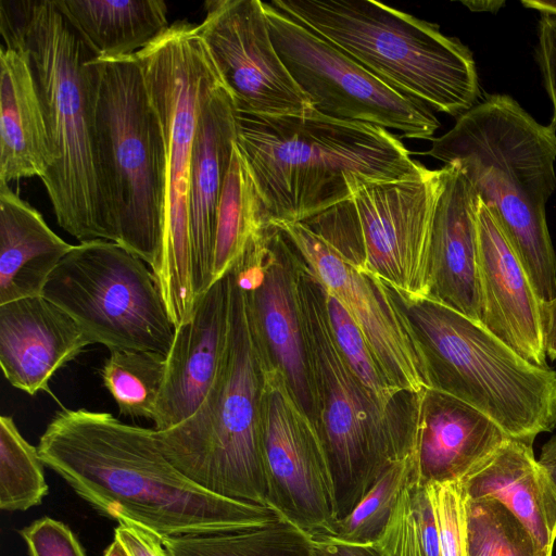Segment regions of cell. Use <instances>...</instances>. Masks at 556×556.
Masks as SVG:
<instances>
[{"mask_svg": "<svg viewBox=\"0 0 556 556\" xmlns=\"http://www.w3.org/2000/svg\"><path fill=\"white\" fill-rule=\"evenodd\" d=\"M99 58L132 55L168 26L161 0H59Z\"/></svg>", "mask_w": 556, "mask_h": 556, "instance_id": "27", "label": "cell"}, {"mask_svg": "<svg viewBox=\"0 0 556 556\" xmlns=\"http://www.w3.org/2000/svg\"><path fill=\"white\" fill-rule=\"evenodd\" d=\"M228 273L230 323L215 381L190 418L170 429L155 430V435L170 463L202 489L269 507L263 396L273 364L254 326L245 293L233 271Z\"/></svg>", "mask_w": 556, "mask_h": 556, "instance_id": "5", "label": "cell"}, {"mask_svg": "<svg viewBox=\"0 0 556 556\" xmlns=\"http://www.w3.org/2000/svg\"><path fill=\"white\" fill-rule=\"evenodd\" d=\"M538 463L556 493V435L544 443Z\"/></svg>", "mask_w": 556, "mask_h": 556, "instance_id": "42", "label": "cell"}, {"mask_svg": "<svg viewBox=\"0 0 556 556\" xmlns=\"http://www.w3.org/2000/svg\"><path fill=\"white\" fill-rule=\"evenodd\" d=\"M42 296L73 317L91 344L165 356L172 346L176 327L152 271L116 242L74 245Z\"/></svg>", "mask_w": 556, "mask_h": 556, "instance_id": "11", "label": "cell"}, {"mask_svg": "<svg viewBox=\"0 0 556 556\" xmlns=\"http://www.w3.org/2000/svg\"><path fill=\"white\" fill-rule=\"evenodd\" d=\"M468 556H552L501 503L467 498Z\"/></svg>", "mask_w": 556, "mask_h": 556, "instance_id": "34", "label": "cell"}, {"mask_svg": "<svg viewBox=\"0 0 556 556\" xmlns=\"http://www.w3.org/2000/svg\"><path fill=\"white\" fill-rule=\"evenodd\" d=\"M98 168L117 243L153 269L160 258L166 203L162 127L132 55L98 58Z\"/></svg>", "mask_w": 556, "mask_h": 556, "instance_id": "9", "label": "cell"}, {"mask_svg": "<svg viewBox=\"0 0 556 556\" xmlns=\"http://www.w3.org/2000/svg\"><path fill=\"white\" fill-rule=\"evenodd\" d=\"M441 556H468L467 496L459 481L426 482Z\"/></svg>", "mask_w": 556, "mask_h": 556, "instance_id": "36", "label": "cell"}, {"mask_svg": "<svg viewBox=\"0 0 556 556\" xmlns=\"http://www.w3.org/2000/svg\"><path fill=\"white\" fill-rule=\"evenodd\" d=\"M478 203V194L456 164H445L439 169L428 299L480 324Z\"/></svg>", "mask_w": 556, "mask_h": 556, "instance_id": "20", "label": "cell"}, {"mask_svg": "<svg viewBox=\"0 0 556 556\" xmlns=\"http://www.w3.org/2000/svg\"><path fill=\"white\" fill-rule=\"evenodd\" d=\"M318 556H374L366 544H353L333 536L312 538Z\"/></svg>", "mask_w": 556, "mask_h": 556, "instance_id": "40", "label": "cell"}, {"mask_svg": "<svg viewBox=\"0 0 556 556\" xmlns=\"http://www.w3.org/2000/svg\"><path fill=\"white\" fill-rule=\"evenodd\" d=\"M198 25L212 61L241 115H304L312 104L281 61L263 1L208 0Z\"/></svg>", "mask_w": 556, "mask_h": 556, "instance_id": "16", "label": "cell"}, {"mask_svg": "<svg viewBox=\"0 0 556 556\" xmlns=\"http://www.w3.org/2000/svg\"><path fill=\"white\" fill-rule=\"evenodd\" d=\"M543 320L546 355L556 359V296L543 305Z\"/></svg>", "mask_w": 556, "mask_h": 556, "instance_id": "41", "label": "cell"}, {"mask_svg": "<svg viewBox=\"0 0 556 556\" xmlns=\"http://www.w3.org/2000/svg\"><path fill=\"white\" fill-rule=\"evenodd\" d=\"M274 46L316 112L432 140L440 123L422 102L407 97L270 2H263Z\"/></svg>", "mask_w": 556, "mask_h": 556, "instance_id": "12", "label": "cell"}, {"mask_svg": "<svg viewBox=\"0 0 556 556\" xmlns=\"http://www.w3.org/2000/svg\"><path fill=\"white\" fill-rule=\"evenodd\" d=\"M427 154L464 173L516 253L541 303L556 296L546 204L556 189V125L507 94H489L433 138Z\"/></svg>", "mask_w": 556, "mask_h": 556, "instance_id": "3", "label": "cell"}, {"mask_svg": "<svg viewBox=\"0 0 556 556\" xmlns=\"http://www.w3.org/2000/svg\"><path fill=\"white\" fill-rule=\"evenodd\" d=\"M237 146L273 223L304 222L365 181L410 178L427 167L388 129L304 115L238 114Z\"/></svg>", "mask_w": 556, "mask_h": 556, "instance_id": "4", "label": "cell"}, {"mask_svg": "<svg viewBox=\"0 0 556 556\" xmlns=\"http://www.w3.org/2000/svg\"><path fill=\"white\" fill-rule=\"evenodd\" d=\"M160 118L166 159L162 251L152 269L175 327L193 314L188 193L199 117L212 92L224 85L200 36L186 21L169 25L134 54Z\"/></svg>", "mask_w": 556, "mask_h": 556, "instance_id": "7", "label": "cell"}, {"mask_svg": "<svg viewBox=\"0 0 556 556\" xmlns=\"http://www.w3.org/2000/svg\"><path fill=\"white\" fill-rule=\"evenodd\" d=\"M2 46L27 58L54 162L41 179L58 224L79 242L117 243L98 168V54L59 0L0 1Z\"/></svg>", "mask_w": 556, "mask_h": 556, "instance_id": "2", "label": "cell"}, {"mask_svg": "<svg viewBox=\"0 0 556 556\" xmlns=\"http://www.w3.org/2000/svg\"><path fill=\"white\" fill-rule=\"evenodd\" d=\"M301 257L283 233L270 225L231 270L243 289L251 317L274 367L316 422L301 303Z\"/></svg>", "mask_w": 556, "mask_h": 556, "instance_id": "17", "label": "cell"}, {"mask_svg": "<svg viewBox=\"0 0 556 556\" xmlns=\"http://www.w3.org/2000/svg\"><path fill=\"white\" fill-rule=\"evenodd\" d=\"M166 368V356L155 352L110 350L101 368L103 386L119 413L153 420Z\"/></svg>", "mask_w": 556, "mask_h": 556, "instance_id": "31", "label": "cell"}, {"mask_svg": "<svg viewBox=\"0 0 556 556\" xmlns=\"http://www.w3.org/2000/svg\"><path fill=\"white\" fill-rule=\"evenodd\" d=\"M103 556H129L118 540L113 539L112 543L103 552Z\"/></svg>", "mask_w": 556, "mask_h": 556, "instance_id": "45", "label": "cell"}, {"mask_svg": "<svg viewBox=\"0 0 556 556\" xmlns=\"http://www.w3.org/2000/svg\"><path fill=\"white\" fill-rule=\"evenodd\" d=\"M469 500L506 507L544 549L556 541V493L534 457L532 444L507 438L460 481Z\"/></svg>", "mask_w": 556, "mask_h": 556, "instance_id": "24", "label": "cell"}, {"mask_svg": "<svg viewBox=\"0 0 556 556\" xmlns=\"http://www.w3.org/2000/svg\"><path fill=\"white\" fill-rule=\"evenodd\" d=\"M38 448L27 442L13 418L0 417V508L24 511L48 494Z\"/></svg>", "mask_w": 556, "mask_h": 556, "instance_id": "33", "label": "cell"}, {"mask_svg": "<svg viewBox=\"0 0 556 556\" xmlns=\"http://www.w3.org/2000/svg\"><path fill=\"white\" fill-rule=\"evenodd\" d=\"M481 325L529 363H546L543 304L489 207L477 211Z\"/></svg>", "mask_w": 556, "mask_h": 556, "instance_id": "18", "label": "cell"}, {"mask_svg": "<svg viewBox=\"0 0 556 556\" xmlns=\"http://www.w3.org/2000/svg\"><path fill=\"white\" fill-rule=\"evenodd\" d=\"M536 58L553 105L551 122L556 125V17L542 15L540 20Z\"/></svg>", "mask_w": 556, "mask_h": 556, "instance_id": "38", "label": "cell"}, {"mask_svg": "<svg viewBox=\"0 0 556 556\" xmlns=\"http://www.w3.org/2000/svg\"><path fill=\"white\" fill-rule=\"evenodd\" d=\"M238 114L230 93L220 85L199 117L188 193L191 281L197 301L213 285L218 207L237 141Z\"/></svg>", "mask_w": 556, "mask_h": 556, "instance_id": "21", "label": "cell"}, {"mask_svg": "<svg viewBox=\"0 0 556 556\" xmlns=\"http://www.w3.org/2000/svg\"><path fill=\"white\" fill-rule=\"evenodd\" d=\"M114 538L121 542L129 556H168L163 539L150 529L129 520L119 518Z\"/></svg>", "mask_w": 556, "mask_h": 556, "instance_id": "39", "label": "cell"}, {"mask_svg": "<svg viewBox=\"0 0 556 556\" xmlns=\"http://www.w3.org/2000/svg\"><path fill=\"white\" fill-rule=\"evenodd\" d=\"M397 296L427 356L432 388L471 405L509 439L532 444L556 428L555 370L529 363L481 324L431 299Z\"/></svg>", "mask_w": 556, "mask_h": 556, "instance_id": "8", "label": "cell"}, {"mask_svg": "<svg viewBox=\"0 0 556 556\" xmlns=\"http://www.w3.org/2000/svg\"><path fill=\"white\" fill-rule=\"evenodd\" d=\"M163 544L168 556H318L312 536L280 516L242 530L165 538Z\"/></svg>", "mask_w": 556, "mask_h": 556, "instance_id": "29", "label": "cell"}, {"mask_svg": "<svg viewBox=\"0 0 556 556\" xmlns=\"http://www.w3.org/2000/svg\"><path fill=\"white\" fill-rule=\"evenodd\" d=\"M263 442L269 507L312 538L334 536L341 514L327 445L274 365L264 388Z\"/></svg>", "mask_w": 556, "mask_h": 556, "instance_id": "15", "label": "cell"}, {"mask_svg": "<svg viewBox=\"0 0 556 556\" xmlns=\"http://www.w3.org/2000/svg\"><path fill=\"white\" fill-rule=\"evenodd\" d=\"M91 344L80 326L45 296L0 304V365L16 389L49 391L53 375Z\"/></svg>", "mask_w": 556, "mask_h": 556, "instance_id": "23", "label": "cell"}, {"mask_svg": "<svg viewBox=\"0 0 556 556\" xmlns=\"http://www.w3.org/2000/svg\"><path fill=\"white\" fill-rule=\"evenodd\" d=\"M521 4L543 15L556 17V0H522Z\"/></svg>", "mask_w": 556, "mask_h": 556, "instance_id": "43", "label": "cell"}, {"mask_svg": "<svg viewBox=\"0 0 556 556\" xmlns=\"http://www.w3.org/2000/svg\"><path fill=\"white\" fill-rule=\"evenodd\" d=\"M73 248L8 184H0V304L42 295Z\"/></svg>", "mask_w": 556, "mask_h": 556, "instance_id": "26", "label": "cell"}, {"mask_svg": "<svg viewBox=\"0 0 556 556\" xmlns=\"http://www.w3.org/2000/svg\"><path fill=\"white\" fill-rule=\"evenodd\" d=\"M416 463L417 454L414 448L406 456L388 465L352 511L340 519L333 538L353 544L372 542L387 523Z\"/></svg>", "mask_w": 556, "mask_h": 556, "instance_id": "35", "label": "cell"}, {"mask_svg": "<svg viewBox=\"0 0 556 556\" xmlns=\"http://www.w3.org/2000/svg\"><path fill=\"white\" fill-rule=\"evenodd\" d=\"M229 323L230 276L227 273L199 296L192 316L176 329L166 355L154 430L178 426L201 406L219 370Z\"/></svg>", "mask_w": 556, "mask_h": 556, "instance_id": "19", "label": "cell"}, {"mask_svg": "<svg viewBox=\"0 0 556 556\" xmlns=\"http://www.w3.org/2000/svg\"><path fill=\"white\" fill-rule=\"evenodd\" d=\"M54 162L45 115L25 54L0 50V184L42 179Z\"/></svg>", "mask_w": 556, "mask_h": 556, "instance_id": "25", "label": "cell"}, {"mask_svg": "<svg viewBox=\"0 0 556 556\" xmlns=\"http://www.w3.org/2000/svg\"><path fill=\"white\" fill-rule=\"evenodd\" d=\"M273 225L283 231L308 273L344 306L391 384L409 395L432 388L427 356L397 294L363 268L359 254L303 222Z\"/></svg>", "mask_w": 556, "mask_h": 556, "instance_id": "13", "label": "cell"}, {"mask_svg": "<svg viewBox=\"0 0 556 556\" xmlns=\"http://www.w3.org/2000/svg\"><path fill=\"white\" fill-rule=\"evenodd\" d=\"M470 11L475 12H497L502 7L505 5V1L486 0V1H464Z\"/></svg>", "mask_w": 556, "mask_h": 556, "instance_id": "44", "label": "cell"}, {"mask_svg": "<svg viewBox=\"0 0 556 556\" xmlns=\"http://www.w3.org/2000/svg\"><path fill=\"white\" fill-rule=\"evenodd\" d=\"M271 224V216L236 142L218 207L213 283L232 268Z\"/></svg>", "mask_w": 556, "mask_h": 556, "instance_id": "28", "label": "cell"}, {"mask_svg": "<svg viewBox=\"0 0 556 556\" xmlns=\"http://www.w3.org/2000/svg\"><path fill=\"white\" fill-rule=\"evenodd\" d=\"M417 468L426 482L460 481L507 439L488 416L435 388L412 395Z\"/></svg>", "mask_w": 556, "mask_h": 556, "instance_id": "22", "label": "cell"}, {"mask_svg": "<svg viewBox=\"0 0 556 556\" xmlns=\"http://www.w3.org/2000/svg\"><path fill=\"white\" fill-rule=\"evenodd\" d=\"M37 448L43 465L99 514L127 518L162 539L242 530L279 517L202 489L164 455L154 429L110 413L61 409Z\"/></svg>", "mask_w": 556, "mask_h": 556, "instance_id": "1", "label": "cell"}, {"mask_svg": "<svg viewBox=\"0 0 556 556\" xmlns=\"http://www.w3.org/2000/svg\"><path fill=\"white\" fill-rule=\"evenodd\" d=\"M300 303L316 424L331 458L343 518L388 465L414 451L412 431L386 418L350 369L332 336L323 288L303 262Z\"/></svg>", "mask_w": 556, "mask_h": 556, "instance_id": "10", "label": "cell"}, {"mask_svg": "<svg viewBox=\"0 0 556 556\" xmlns=\"http://www.w3.org/2000/svg\"><path fill=\"white\" fill-rule=\"evenodd\" d=\"M439 169L389 181H365L334 204L365 270L401 298L428 299L430 237Z\"/></svg>", "mask_w": 556, "mask_h": 556, "instance_id": "14", "label": "cell"}, {"mask_svg": "<svg viewBox=\"0 0 556 556\" xmlns=\"http://www.w3.org/2000/svg\"><path fill=\"white\" fill-rule=\"evenodd\" d=\"M323 295L334 341L362 388L386 418L410 430V422L397 417V399L402 393L387 378L361 329L344 306L324 288Z\"/></svg>", "mask_w": 556, "mask_h": 556, "instance_id": "32", "label": "cell"}, {"mask_svg": "<svg viewBox=\"0 0 556 556\" xmlns=\"http://www.w3.org/2000/svg\"><path fill=\"white\" fill-rule=\"evenodd\" d=\"M29 556H87L74 532L62 521L42 517L20 531Z\"/></svg>", "mask_w": 556, "mask_h": 556, "instance_id": "37", "label": "cell"}, {"mask_svg": "<svg viewBox=\"0 0 556 556\" xmlns=\"http://www.w3.org/2000/svg\"><path fill=\"white\" fill-rule=\"evenodd\" d=\"M374 556H441L433 510L417 463L378 536Z\"/></svg>", "mask_w": 556, "mask_h": 556, "instance_id": "30", "label": "cell"}, {"mask_svg": "<svg viewBox=\"0 0 556 556\" xmlns=\"http://www.w3.org/2000/svg\"><path fill=\"white\" fill-rule=\"evenodd\" d=\"M396 91L460 116L478 103L471 51L437 24L372 0H273Z\"/></svg>", "mask_w": 556, "mask_h": 556, "instance_id": "6", "label": "cell"}]
</instances>
